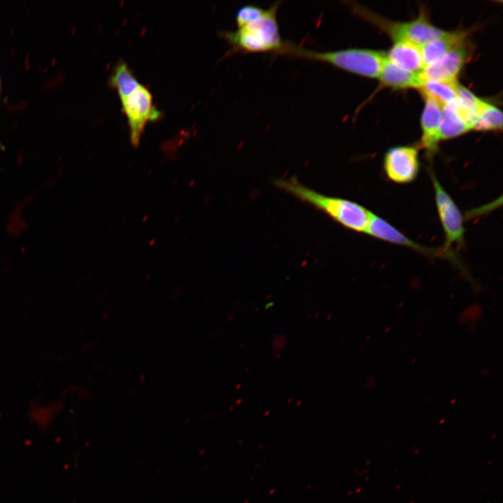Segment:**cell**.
Listing matches in <instances>:
<instances>
[{
  "instance_id": "cell-13",
  "label": "cell",
  "mask_w": 503,
  "mask_h": 503,
  "mask_svg": "<svg viewBox=\"0 0 503 503\" xmlns=\"http://www.w3.org/2000/svg\"><path fill=\"white\" fill-rule=\"evenodd\" d=\"M382 85L394 89H420L423 83L421 73H413L402 69L387 58L378 78Z\"/></svg>"
},
{
  "instance_id": "cell-3",
  "label": "cell",
  "mask_w": 503,
  "mask_h": 503,
  "mask_svg": "<svg viewBox=\"0 0 503 503\" xmlns=\"http://www.w3.org/2000/svg\"><path fill=\"white\" fill-rule=\"evenodd\" d=\"M277 1L257 20L238 27L233 31H222L221 35L231 47L233 52L265 53L277 55L282 50V40L277 21Z\"/></svg>"
},
{
  "instance_id": "cell-9",
  "label": "cell",
  "mask_w": 503,
  "mask_h": 503,
  "mask_svg": "<svg viewBox=\"0 0 503 503\" xmlns=\"http://www.w3.org/2000/svg\"><path fill=\"white\" fill-rule=\"evenodd\" d=\"M365 233L387 242L410 248L425 256H443L451 259L442 247L433 249L419 245L409 239L388 221L373 212Z\"/></svg>"
},
{
  "instance_id": "cell-14",
  "label": "cell",
  "mask_w": 503,
  "mask_h": 503,
  "mask_svg": "<svg viewBox=\"0 0 503 503\" xmlns=\"http://www.w3.org/2000/svg\"><path fill=\"white\" fill-rule=\"evenodd\" d=\"M458 84V81L425 80L419 89L423 96L432 99L443 108L455 100Z\"/></svg>"
},
{
  "instance_id": "cell-1",
  "label": "cell",
  "mask_w": 503,
  "mask_h": 503,
  "mask_svg": "<svg viewBox=\"0 0 503 503\" xmlns=\"http://www.w3.org/2000/svg\"><path fill=\"white\" fill-rule=\"evenodd\" d=\"M277 55L327 64L341 70L367 78H379L386 52L370 49L349 48L319 52L285 41Z\"/></svg>"
},
{
  "instance_id": "cell-19",
  "label": "cell",
  "mask_w": 503,
  "mask_h": 503,
  "mask_svg": "<svg viewBox=\"0 0 503 503\" xmlns=\"http://www.w3.org/2000/svg\"><path fill=\"white\" fill-rule=\"evenodd\" d=\"M0 91H1V79H0Z\"/></svg>"
},
{
  "instance_id": "cell-8",
  "label": "cell",
  "mask_w": 503,
  "mask_h": 503,
  "mask_svg": "<svg viewBox=\"0 0 503 503\" xmlns=\"http://www.w3.org/2000/svg\"><path fill=\"white\" fill-rule=\"evenodd\" d=\"M471 54L470 45L465 41L436 61L425 66L421 72V76L423 80L457 81L458 75Z\"/></svg>"
},
{
  "instance_id": "cell-2",
  "label": "cell",
  "mask_w": 503,
  "mask_h": 503,
  "mask_svg": "<svg viewBox=\"0 0 503 503\" xmlns=\"http://www.w3.org/2000/svg\"><path fill=\"white\" fill-rule=\"evenodd\" d=\"M275 184L280 189L322 211L344 227L365 233L372 212L347 199L329 196L302 184L295 178L279 179Z\"/></svg>"
},
{
  "instance_id": "cell-17",
  "label": "cell",
  "mask_w": 503,
  "mask_h": 503,
  "mask_svg": "<svg viewBox=\"0 0 503 503\" xmlns=\"http://www.w3.org/2000/svg\"><path fill=\"white\" fill-rule=\"evenodd\" d=\"M502 129V112L496 106L484 101L474 126L481 131H501Z\"/></svg>"
},
{
  "instance_id": "cell-12",
  "label": "cell",
  "mask_w": 503,
  "mask_h": 503,
  "mask_svg": "<svg viewBox=\"0 0 503 503\" xmlns=\"http://www.w3.org/2000/svg\"><path fill=\"white\" fill-rule=\"evenodd\" d=\"M387 59L407 71L421 73L425 68L421 46L408 41L395 42L386 52Z\"/></svg>"
},
{
  "instance_id": "cell-11",
  "label": "cell",
  "mask_w": 503,
  "mask_h": 503,
  "mask_svg": "<svg viewBox=\"0 0 503 503\" xmlns=\"http://www.w3.org/2000/svg\"><path fill=\"white\" fill-rule=\"evenodd\" d=\"M469 30L445 31L423 45L421 53L425 66L436 61L449 51L467 41Z\"/></svg>"
},
{
  "instance_id": "cell-10",
  "label": "cell",
  "mask_w": 503,
  "mask_h": 503,
  "mask_svg": "<svg viewBox=\"0 0 503 503\" xmlns=\"http://www.w3.org/2000/svg\"><path fill=\"white\" fill-rule=\"evenodd\" d=\"M425 105L421 117V146L428 157L436 152L440 141L442 107L430 98L424 96Z\"/></svg>"
},
{
  "instance_id": "cell-16",
  "label": "cell",
  "mask_w": 503,
  "mask_h": 503,
  "mask_svg": "<svg viewBox=\"0 0 503 503\" xmlns=\"http://www.w3.org/2000/svg\"><path fill=\"white\" fill-rule=\"evenodd\" d=\"M440 140H449L467 133L471 127L458 115L454 101L442 108Z\"/></svg>"
},
{
  "instance_id": "cell-15",
  "label": "cell",
  "mask_w": 503,
  "mask_h": 503,
  "mask_svg": "<svg viewBox=\"0 0 503 503\" xmlns=\"http://www.w3.org/2000/svg\"><path fill=\"white\" fill-rule=\"evenodd\" d=\"M109 85L116 89L120 100L124 99L141 85L124 61L119 62L109 79Z\"/></svg>"
},
{
  "instance_id": "cell-5",
  "label": "cell",
  "mask_w": 503,
  "mask_h": 503,
  "mask_svg": "<svg viewBox=\"0 0 503 503\" xmlns=\"http://www.w3.org/2000/svg\"><path fill=\"white\" fill-rule=\"evenodd\" d=\"M430 177L435 205L445 237L442 248L455 261L456 256L452 247L455 245H459L463 241L465 232L464 217L458 206L441 184L436 175L431 173Z\"/></svg>"
},
{
  "instance_id": "cell-18",
  "label": "cell",
  "mask_w": 503,
  "mask_h": 503,
  "mask_svg": "<svg viewBox=\"0 0 503 503\" xmlns=\"http://www.w3.org/2000/svg\"><path fill=\"white\" fill-rule=\"evenodd\" d=\"M265 9L253 4L240 7L235 13V17L237 28L257 20L265 13Z\"/></svg>"
},
{
  "instance_id": "cell-6",
  "label": "cell",
  "mask_w": 503,
  "mask_h": 503,
  "mask_svg": "<svg viewBox=\"0 0 503 503\" xmlns=\"http://www.w3.org/2000/svg\"><path fill=\"white\" fill-rule=\"evenodd\" d=\"M121 102L128 120L131 143L138 147L146 124L161 119L162 113L154 105L150 90L142 85Z\"/></svg>"
},
{
  "instance_id": "cell-7",
  "label": "cell",
  "mask_w": 503,
  "mask_h": 503,
  "mask_svg": "<svg viewBox=\"0 0 503 503\" xmlns=\"http://www.w3.org/2000/svg\"><path fill=\"white\" fill-rule=\"evenodd\" d=\"M384 170L386 177L398 184L414 181L419 173L418 150L414 146L399 145L390 147L384 157Z\"/></svg>"
},
{
  "instance_id": "cell-4",
  "label": "cell",
  "mask_w": 503,
  "mask_h": 503,
  "mask_svg": "<svg viewBox=\"0 0 503 503\" xmlns=\"http://www.w3.org/2000/svg\"><path fill=\"white\" fill-rule=\"evenodd\" d=\"M351 6L357 16L376 25L394 42L408 41L421 47L445 32L430 22L425 10H421L418 16L411 21L394 22L380 17L358 3H351Z\"/></svg>"
}]
</instances>
